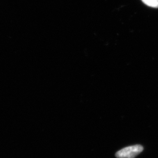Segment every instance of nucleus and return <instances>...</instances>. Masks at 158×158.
Wrapping results in <instances>:
<instances>
[{"label": "nucleus", "instance_id": "f03ea898", "mask_svg": "<svg viewBox=\"0 0 158 158\" xmlns=\"http://www.w3.org/2000/svg\"><path fill=\"white\" fill-rule=\"evenodd\" d=\"M145 4L152 7H158V0H142Z\"/></svg>", "mask_w": 158, "mask_h": 158}, {"label": "nucleus", "instance_id": "f257e3e1", "mask_svg": "<svg viewBox=\"0 0 158 158\" xmlns=\"http://www.w3.org/2000/svg\"><path fill=\"white\" fill-rule=\"evenodd\" d=\"M144 149L141 145H135L124 148L116 152V157L118 158H135L142 152Z\"/></svg>", "mask_w": 158, "mask_h": 158}]
</instances>
